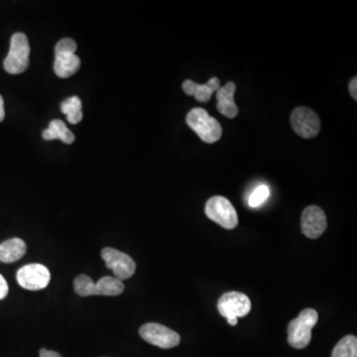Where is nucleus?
<instances>
[{"mask_svg": "<svg viewBox=\"0 0 357 357\" xmlns=\"http://www.w3.org/2000/svg\"><path fill=\"white\" fill-rule=\"evenodd\" d=\"M139 334L150 345L163 349H173L179 345L181 341L179 334L165 325L156 323H145L139 329Z\"/></svg>", "mask_w": 357, "mask_h": 357, "instance_id": "nucleus-7", "label": "nucleus"}, {"mask_svg": "<svg viewBox=\"0 0 357 357\" xmlns=\"http://www.w3.org/2000/svg\"><path fill=\"white\" fill-rule=\"evenodd\" d=\"M61 111L66 114L67 119L72 125H78L83 119L82 102L78 96H72L61 105Z\"/></svg>", "mask_w": 357, "mask_h": 357, "instance_id": "nucleus-17", "label": "nucleus"}, {"mask_svg": "<svg viewBox=\"0 0 357 357\" xmlns=\"http://www.w3.org/2000/svg\"><path fill=\"white\" fill-rule=\"evenodd\" d=\"M269 195H270V191H269V188L267 186H259V187L256 188L253 191L252 194L249 197V206L253 208H258L268 199Z\"/></svg>", "mask_w": 357, "mask_h": 357, "instance_id": "nucleus-19", "label": "nucleus"}, {"mask_svg": "<svg viewBox=\"0 0 357 357\" xmlns=\"http://www.w3.org/2000/svg\"><path fill=\"white\" fill-rule=\"evenodd\" d=\"M301 226H302L303 233L307 237L316 239L323 235L327 230V215L318 206H307L302 213Z\"/></svg>", "mask_w": 357, "mask_h": 357, "instance_id": "nucleus-11", "label": "nucleus"}, {"mask_svg": "<svg viewBox=\"0 0 357 357\" xmlns=\"http://www.w3.org/2000/svg\"><path fill=\"white\" fill-rule=\"evenodd\" d=\"M221 80L219 78H213L206 84L199 85L193 80H187L184 82L183 91L188 96H195L199 102H206L210 100L213 93L219 89Z\"/></svg>", "mask_w": 357, "mask_h": 357, "instance_id": "nucleus-13", "label": "nucleus"}, {"mask_svg": "<svg viewBox=\"0 0 357 357\" xmlns=\"http://www.w3.org/2000/svg\"><path fill=\"white\" fill-rule=\"evenodd\" d=\"M217 310L230 325H237L238 318H244L251 311V301L246 294L228 292L224 294L217 302Z\"/></svg>", "mask_w": 357, "mask_h": 357, "instance_id": "nucleus-5", "label": "nucleus"}, {"mask_svg": "<svg viewBox=\"0 0 357 357\" xmlns=\"http://www.w3.org/2000/svg\"><path fill=\"white\" fill-rule=\"evenodd\" d=\"M54 71L59 78H66L77 73L80 66V58L76 54L55 55Z\"/></svg>", "mask_w": 357, "mask_h": 357, "instance_id": "nucleus-15", "label": "nucleus"}, {"mask_svg": "<svg viewBox=\"0 0 357 357\" xmlns=\"http://www.w3.org/2000/svg\"><path fill=\"white\" fill-rule=\"evenodd\" d=\"M318 321V314L316 310L305 309L295 320L288 325V343L294 349H303L312 340V329Z\"/></svg>", "mask_w": 357, "mask_h": 357, "instance_id": "nucleus-2", "label": "nucleus"}, {"mask_svg": "<svg viewBox=\"0 0 357 357\" xmlns=\"http://www.w3.org/2000/svg\"><path fill=\"white\" fill-rule=\"evenodd\" d=\"M188 127L192 128L199 138L206 143H215L221 139L222 128L217 119L212 118L204 109H192L187 118Z\"/></svg>", "mask_w": 357, "mask_h": 357, "instance_id": "nucleus-3", "label": "nucleus"}, {"mask_svg": "<svg viewBox=\"0 0 357 357\" xmlns=\"http://www.w3.org/2000/svg\"><path fill=\"white\" fill-rule=\"evenodd\" d=\"M102 258L107 268L113 272L114 278L123 281L129 279L136 270V263L127 253L118 249L105 247L102 251Z\"/></svg>", "mask_w": 357, "mask_h": 357, "instance_id": "nucleus-8", "label": "nucleus"}, {"mask_svg": "<svg viewBox=\"0 0 357 357\" xmlns=\"http://www.w3.org/2000/svg\"><path fill=\"white\" fill-rule=\"evenodd\" d=\"M125 289L122 281L111 276H105L94 283L89 276L82 274L74 281V290L80 297L94 295L119 296L123 293Z\"/></svg>", "mask_w": 357, "mask_h": 357, "instance_id": "nucleus-1", "label": "nucleus"}, {"mask_svg": "<svg viewBox=\"0 0 357 357\" xmlns=\"http://www.w3.org/2000/svg\"><path fill=\"white\" fill-rule=\"evenodd\" d=\"M291 123L296 133L303 138H314L321 130V120L318 114L306 107L294 109L291 114Z\"/></svg>", "mask_w": 357, "mask_h": 357, "instance_id": "nucleus-9", "label": "nucleus"}, {"mask_svg": "<svg viewBox=\"0 0 357 357\" xmlns=\"http://www.w3.org/2000/svg\"><path fill=\"white\" fill-rule=\"evenodd\" d=\"M204 212L210 221L217 222L226 230H233L237 226V210L226 197L221 196L210 197L206 204Z\"/></svg>", "mask_w": 357, "mask_h": 357, "instance_id": "nucleus-6", "label": "nucleus"}, {"mask_svg": "<svg viewBox=\"0 0 357 357\" xmlns=\"http://www.w3.org/2000/svg\"><path fill=\"white\" fill-rule=\"evenodd\" d=\"M30 45L28 38L23 33H15L11 38L10 49L8 57L4 60L6 71L11 75L23 73L29 67Z\"/></svg>", "mask_w": 357, "mask_h": 357, "instance_id": "nucleus-4", "label": "nucleus"}, {"mask_svg": "<svg viewBox=\"0 0 357 357\" xmlns=\"http://www.w3.org/2000/svg\"><path fill=\"white\" fill-rule=\"evenodd\" d=\"M6 118V111H4V102L2 96H0V122Z\"/></svg>", "mask_w": 357, "mask_h": 357, "instance_id": "nucleus-24", "label": "nucleus"}, {"mask_svg": "<svg viewBox=\"0 0 357 357\" xmlns=\"http://www.w3.org/2000/svg\"><path fill=\"white\" fill-rule=\"evenodd\" d=\"M357 78H354V80L350 82L349 84V91L350 94H351L352 98L354 100H357Z\"/></svg>", "mask_w": 357, "mask_h": 357, "instance_id": "nucleus-23", "label": "nucleus"}, {"mask_svg": "<svg viewBox=\"0 0 357 357\" xmlns=\"http://www.w3.org/2000/svg\"><path fill=\"white\" fill-rule=\"evenodd\" d=\"M43 138L45 140L60 139L67 144H72L75 141V136L73 132L60 119H54L53 121H51L49 127L43 132Z\"/></svg>", "mask_w": 357, "mask_h": 357, "instance_id": "nucleus-16", "label": "nucleus"}, {"mask_svg": "<svg viewBox=\"0 0 357 357\" xmlns=\"http://www.w3.org/2000/svg\"><path fill=\"white\" fill-rule=\"evenodd\" d=\"M237 85L235 83H228L217 91V109L222 116L235 118L238 114V107L235 102V93Z\"/></svg>", "mask_w": 357, "mask_h": 357, "instance_id": "nucleus-12", "label": "nucleus"}, {"mask_svg": "<svg viewBox=\"0 0 357 357\" xmlns=\"http://www.w3.org/2000/svg\"><path fill=\"white\" fill-rule=\"evenodd\" d=\"M332 357H357V338L347 336L338 341L332 350Z\"/></svg>", "mask_w": 357, "mask_h": 357, "instance_id": "nucleus-18", "label": "nucleus"}, {"mask_svg": "<svg viewBox=\"0 0 357 357\" xmlns=\"http://www.w3.org/2000/svg\"><path fill=\"white\" fill-rule=\"evenodd\" d=\"M8 282H6V278L0 274V300L8 295Z\"/></svg>", "mask_w": 357, "mask_h": 357, "instance_id": "nucleus-21", "label": "nucleus"}, {"mask_svg": "<svg viewBox=\"0 0 357 357\" xmlns=\"http://www.w3.org/2000/svg\"><path fill=\"white\" fill-rule=\"evenodd\" d=\"M40 357H62L58 352L46 349H40Z\"/></svg>", "mask_w": 357, "mask_h": 357, "instance_id": "nucleus-22", "label": "nucleus"}, {"mask_svg": "<svg viewBox=\"0 0 357 357\" xmlns=\"http://www.w3.org/2000/svg\"><path fill=\"white\" fill-rule=\"evenodd\" d=\"M26 251V244L21 238H10L0 244V261L13 263L21 259Z\"/></svg>", "mask_w": 357, "mask_h": 357, "instance_id": "nucleus-14", "label": "nucleus"}, {"mask_svg": "<svg viewBox=\"0 0 357 357\" xmlns=\"http://www.w3.org/2000/svg\"><path fill=\"white\" fill-rule=\"evenodd\" d=\"M22 288L29 291H39L48 286L51 280L50 271L42 264H28L21 267L17 275Z\"/></svg>", "mask_w": 357, "mask_h": 357, "instance_id": "nucleus-10", "label": "nucleus"}, {"mask_svg": "<svg viewBox=\"0 0 357 357\" xmlns=\"http://www.w3.org/2000/svg\"><path fill=\"white\" fill-rule=\"evenodd\" d=\"M77 51V44L71 38H64L57 43L55 47V55L59 54H75Z\"/></svg>", "mask_w": 357, "mask_h": 357, "instance_id": "nucleus-20", "label": "nucleus"}]
</instances>
